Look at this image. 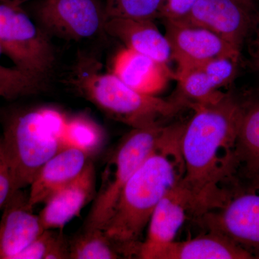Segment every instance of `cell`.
<instances>
[{
	"instance_id": "obj_17",
	"label": "cell",
	"mask_w": 259,
	"mask_h": 259,
	"mask_svg": "<svg viewBox=\"0 0 259 259\" xmlns=\"http://www.w3.org/2000/svg\"><path fill=\"white\" fill-rule=\"evenodd\" d=\"M155 259H253L223 235L212 231L163 247Z\"/></svg>"
},
{
	"instance_id": "obj_6",
	"label": "cell",
	"mask_w": 259,
	"mask_h": 259,
	"mask_svg": "<svg viewBox=\"0 0 259 259\" xmlns=\"http://www.w3.org/2000/svg\"><path fill=\"white\" fill-rule=\"evenodd\" d=\"M165 127L163 124H158L132 128L121 139L107 159L100 187L83 228H104L124 187L152 152Z\"/></svg>"
},
{
	"instance_id": "obj_3",
	"label": "cell",
	"mask_w": 259,
	"mask_h": 259,
	"mask_svg": "<svg viewBox=\"0 0 259 259\" xmlns=\"http://www.w3.org/2000/svg\"><path fill=\"white\" fill-rule=\"evenodd\" d=\"M66 118L57 109L42 107L13 112L5 121L1 141L14 192L29 187L41 167L62 149Z\"/></svg>"
},
{
	"instance_id": "obj_15",
	"label": "cell",
	"mask_w": 259,
	"mask_h": 259,
	"mask_svg": "<svg viewBox=\"0 0 259 259\" xmlns=\"http://www.w3.org/2000/svg\"><path fill=\"white\" fill-rule=\"evenodd\" d=\"M105 32L123 42L126 48L154 60L166 64L172 60L168 39L153 20L109 18L105 23Z\"/></svg>"
},
{
	"instance_id": "obj_20",
	"label": "cell",
	"mask_w": 259,
	"mask_h": 259,
	"mask_svg": "<svg viewBox=\"0 0 259 259\" xmlns=\"http://www.w3.org/2000/svg\"><path fill=\"white\" fill-rule=\"evenodd\" d=\"M69 259H117L125 257L122 248L102 228H82L69 239Z\"/></svg>"
},
{
	"instance_id": "obj_2",
	"label": "cell",
	"mask_w": 259,
	"mask_h": 259,
	"mask_svg": "<svg viewBox=\"0 0 259 259\" xmlns=\"http://www.w3.org/2000/svg\"><path fill=\"white\" fill-rule=\"evenodd\" d=\"M185 123L166 125L161 139L122 190L102 229L123 250L137 256L145 228L158 202L185 176L181 138Z\"/></svg>"
},
{
	"instance_id": "obj_23",
	"label": "cell",
	"mask_w": 259,
	"mask_h": 259,
	"mask_svg": "<svg viewBox=\"0 0 259 259\" xmlns=\"http://www.w3.org/2000/svg\"><path fill=\"white\" fill-rule=\"evenodd\" d=\"M165 0H107V18L153 20L160 18Z\"/></svg>"
},
{
	"instance_id": "obj_28",
	"label": "cell",
	"mask_w": 259,
	"mask_h": 259,
	"mask_svg": "<svg viewBox=\"0 0 259 259\" xmlns=\"http://www.w3.org/2000/svg\"><path fill=\"white\" fill-rule=\"evenodd\" d=\"M2 54V50H1V48H0V54Z\"/></svg>"
},
{
	"instance_id": "obj_24",
	"label": "cell",
	"mask_w": 259,
	"mask_h": 259,
	"mask_svg": "<svg viewBox=\"0 0 259 259\" xmlns=\"http://www.w3.org/2000/svg\"><path fill=\"white\" fill-rule=\"evenodd\" d=\"M198 0H165L160 18L163 20H185Z\"/></svg>"
},
{
	"instance_id": "obj_16",
	"label": "cell",
	"mask_w": 259,
	"mask_h": 259,
	"mask_svg": "<svg viewBox=\"0 0 259 259\" xmlns=\"http://www.w3.org/2000/svg\"><path fill=\"white\" fill-rule=\"evenodd\" d=\"M88 156L75 148H62L51 158L37 172L30 185L28 202L32 207L44 203L61 187L78 176L87 163Z\"/></svg>"
},
{
	"instance_id": "obj_25",
	"label": "cell",
	"mask_w": 259,
	"mask_h": 259,
	"mask_svg": "<svg viewBox=\"0 0 259 259\" xmlns=\"http://www.w3.org/2000/svg\"><path fill=\"white\" fill-rule=\"evenodd\" d=\"M14 192L13 178L0 136V213Z\"/></svg>"
},
{
	"instance_id": "obj_1",
	"label": "cell",
	"mask_w": 259,
	"mask_h": 259,
	"mask_svg": "<svg viewBox=\"0 0 259 259\" xmlns=\"http://www.w3.org/2000/svg\"><path fill=\"white\" fill-rule=\"evenodd\" d=\"M191 108L194 115L185 124L181 151L183 181L197 200V214L238 173L236 143L243 102L226 93L218 101Z\"/></svg>"
},
{
	"instance_id": "obj_27",
	"label": "cell",
	"mask_w": 259,
	"mask_h": 259,
	"mask_svg": "<svg viewBox=\"0 0 259 259\" xmlns=\"http://www.w3.org/2000/svg\"><path fill=\"white\" fill-rule=\"evenodd\" d=\"M28 1H29V0H0V3H6V4L22 6L24 3Z\"/></svg>"
},
{
	"instance_id": "obj_9",
	"label": "cell",
	"mask_w": 259,
	"mask_h": 259,
	"mask_svg": "<svg viewBox=\"0 0 259 259\" xmlns=\"http://www.w3.org/2000/svg\"><path fill=\"white\" fill-rule=\"evenodd\" d=\"M197 204L192 191L182 180L158 202L148 224L146 239L140 245L137 256L155 259L166 245L175 241L189 216L194 217Z\"/></svg>"
},
{
	"instance_id": "obj_21",
	"label": "cell",
	"mask_w": 259,
	"mask_h": 259,
	"mask_svg": "<svg viewBox=\"0 0 259 259\" xmlns=\"http://www.w3.org/2000/svg\"><path fill=\"white\" fill-rule=\"evenodd\" d=\"M69 259V239L63 230H44L15 259Z\"/></svg>"
},
{
	"instance_id": "obj_7",
	"label": "cell",
	"mask_w": 259,
	"mask_h": 259,
	"mask_svg": "<svg viewBox=\"0 0 259 259\" xmlns=\"http://www.w3.org/2000/svg\"><path fill=\"white\" fill-rule=\"evenodd\" d=\"M49 37L22 6L0 3V48L17 68L46 80L56 61Z\"/></svg>"
},
{
	"instance_id": "obj_10",
	"label": "cell",
	"mask_w": 259,
	"mask_h": 259,
	"mask_svg": "<svg viewBox=\"0 0 259 259\" xmlns=\"http://www.w3.org/2000/svg\"><path fill=\"white\" fill-rule=\"evenodd\" d=\"M165 35L177 68L199 64L218 56L240 57L241 49L208 29L182 20H163Z\"/></svg>"
},
{
	"instance_id": "obj_14",
	"label": "cell",
	"mask_w": 259,
	"mask_h": 259,
	"mask_svg": "<svg viewBox=\"0 0 259 259\" xmlns=\"http://www.w3.org/2000/svg\"><path fill=\"white\" fill-rule=\"evenodd\" d=\"M112 73L129 88L152 96H157L175 78L168 64L126 47L116 54Z\"/></svg>"
},
{
	"instance_id": "obj_4",
	"label": "cell",
	"mask_w": 259,
	"mask_h": 259,
	"mask_svg": "<svg viewBox=\"0 0 259 259\" xmlns=\"http://www.w3.org/2000/svg\"><path fill=\"white\" fill-rule=\"evenodd\" d=\"M71 78L73 86L107 116L132 128L162 124L187 107L173 96L162 99L139 93L112 73H100L92 63H78Z\"/></svg>"
},
{
	"instance_id": "obj_5",
	"label": "cell",
	"mask_w": 259,
	"mask_h": 259,
	"mask_svg": "<svg viewBox=\"0 0 259 259\" xmlns=\"http://www.w3.org/2000/svg\"><path fill=\"white\" fill-rule=\"evenodd\" d=\"M194 220L259 259V175H236Z\"/></svg>"
},
{
	"instance_id": "obj_18",
	"label": "cell",
	"mask_w": 259,
	"mask_h": 259,
	"mask_svg": "<svg viewBox=\"0 0 259 259\" xmlns=\"http://www.w3.org/2000/svg\"><path fill=\"white\" fill-rule=\"evenodd\" d=\"M237 175L252 177L259 175V100L243 103L238 137Z\"/></svg>"
},
{
	"instance_id": "obj_8",
	"label": "cell",
	"mask_w": 259,
	"mask_h": 259,
	"mask_svg": "<svg viewBox=\"0 0 259 259\" xmlns=\"http://www.w3.org/2000/svg\"><path fill=\"white\" fill-rule=\"evenodd\" d=\"M32 13L49 37L79 41L105 32L107 15L99 0H39Z\"/></svg>"
},
{
	"instance_id": "obj_19",
	"label": "cell",
	"mask_w": 259,
	"mask_h": 259,
	"mask_svg": "<svg viewBox=\"0 0 259 259\" xmlns=\"http://www.w3.org/2000/svg\"><path fill=\"white\" fill-rule=\"evenodd\" d=\"M105 141L104 129L85 115L67 117L61 136L62 148H75L89 156L99 152Z\"/></svg>"
},
{
	"instance_id": "obj_22",
	"label": "cell",
	"mask_w": 259,
	"mask_h": 259,
	"mask_svg": "<svg viewBox=\"0 0 259 259\" xmlns=\"http://www.w3.org/2000/svg\"><path fill=\"white\" fill-rule=\"evenodd\" d=\"M46 80L39 79L16 66L0 65V97L16 100L40 93L45 88Z\"/></svg>"
},
{
	"instance_id": "obj_12",
	"label": "cell",
	"mask_w": 259,
	"mask_h": 259,
	"mask_svg": "<svg viewBox=\"0 0 259 259\" xmlns=\"http://www.w3.org/2000/svg\"><path fill=\"white\" fill-rule=\"evenodd\" d=\"M96 171L89 161L82 171L47 199L38 217L42 230H63L79 216L85 205L96 196Z\"/></svg>"
},
{
	"instance_id": "obj_26",
	"label": "cell",
	"mask_w": 259,
	"mask_h": 259,
	"mask_svg": "<svg viewBox=\"0 0 259 259\" xmlns=\"http://www.w3.org/2000/svg\"><path fill=\"white\" fill-rule=\"evenodd\" d=\"M254 63L259 71V16L257 18L256 36L255 40Z\"/></svg>"
},
{
	"instance_id": "obj_11",
	"label": "cell",
	"mask_w": 259,
	"mask_h": 259,
	"mask_svg": "<svg viewBox=\"0 0 259 259\" xmlns=\"http://www.w3.org/2000/svg\"><path fill=\"white\" fill-rule=\"evenodd\" d=\"M253 0H198L182 21L203 27L238 49L253 21Z\"/></svg>"
},
{
	"instance_id": "obj_13",
	"label": "cell",
	"mask_w": 259,
	"mask_h": 259,
	"mask_svg": "<svg viewBox=\"0 0 259 259\" xmlns=\"http://www.w3.org/2000/svg\"><path fill=\"white\" fill-rule=\"evenodd\" d=\"M33 209L23 190L8 199L0 218V259H15L44 231Z\"/></svg>"
}]
</instances>
